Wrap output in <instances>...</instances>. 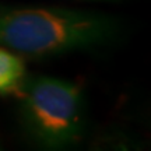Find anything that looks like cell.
<instances>
[{
  "mask_svg": "<svg viewBox=\"0 0 151 151\" xmlns=\"http://www.w3.org/2000/svg\"><path fill=\"white\" fill-rule=\"evenodd\" d=\"M112 18L62 7H1L0 45L29 56H52L108 42Z\"/></svg>",
  "mask_w": 151,
  "mask_h": 151,
  "instance_id": "cell-1",
  "label": "cell"
},
{
  "mask_svg": "<svg viewBox=\"0 0 151 151\" xmlns=\"http://www.w3.org/2000/svg\"><path fill=\"white\" fill-rule=\"evenodd\" d=\"M21 118L38 144L62 148L77 143L84 129V99L74 83L39 76L25 78L20 88Z\"/></svg>",
  "mask_w": 151,
  "mask_h": 151,
  "instance_id": "cell-2",
  "label": "cell"
},
{
  "mask_svg": "<svg viewBox=\"0 0 151 151\" xmlns=\"http://www.w3.org/2000/svg\"><path fill=\"white\" fill-rule=\"evenodd\" d=\"M25 80L22 60L10 50L0 48V94L18 92Z\"/></svg>",
  "mask_w": 151,
  "mask_h": 151,
  "instance_id": "cell-3",
  "label": "cell"
}]
</instances>
